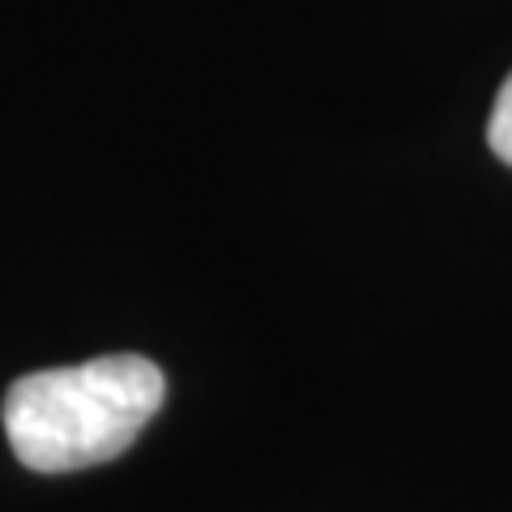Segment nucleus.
<instances>
[{"label":"nucleus","instance_id":"1","mask_svg":"<svg viewBox=\"0 0 512 512\" xmlns=\"http://www.w3.org/2000/svg\"><path fill=\"white\" fill-rule=\"evenodd\" d=\"M167 397V380L146 355H103L47 367L9 384L5 436L35 474H73L120 457Z\"/></svg>","mask_w":512,"mask_h":512},{"label":"nucleus","instance_id":"2","mask_svg":"<svg viewBox=\"0 0 512 512\" xmlns=\"http://www.w3.org/2000/svg\"><path fill=\"white\" fill-rule=\"evenodd\" d=\"M487 141H491V150L512 167V73L500 86V94H495V107H491V120H487Z\"/></svg>","mask_w":512,"mask_h":512}]
</instances>
